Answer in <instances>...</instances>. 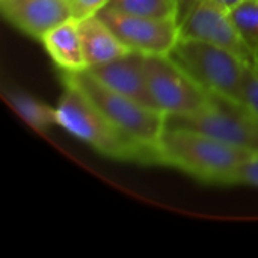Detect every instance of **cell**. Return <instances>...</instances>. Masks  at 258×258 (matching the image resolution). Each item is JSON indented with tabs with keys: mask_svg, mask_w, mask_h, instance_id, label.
I'll use <instances>...</instances> for the list:
<instances>
[{
	"mask_svg": "<svg viewBox=\"0 0 258 258\" xmlns=\"http://www.w3.org/2000/svg\"><path fill=\"white\" fill-rule=\"evenodd\" d=\"M180 38L198 39L222 47L245 62H254L258 54L245 42L230 11L212 0H180Z\"/></svg>",
	"mask_w": 258,
	"mask_h": 258,
	"instance_id": "52a82bcc",
	"label": "cell"
},
{
	"mask_svg": "<svg viewBox=\"0 0 258 258\" xmlns=\"http://www.w3.org/2000/svg\"><path fill=\"white\" fill-rule=\"evenodd\" d=\"M0 9L8 23L39 41L73 20L70 0H0Z\"/></svg>",
	"mask_w": 258,
	"mask_h": 258,
	"instance_id": "9c48e42d",
	"label": "cell"
},
{
	"mask_svg": "<svg viewBox=\"0 0 258 258\" xmlns=\"http://www.w3.org/2000/svg\"><path fill=\"white\" fill-rule=\"evenodd\" d=\"M41 42L44 44L51 60L62 71L86 70V60L79 36L77 21L70 20L50 30Z\"/></svg>",
	"mask_w": 258,
	"mask_h": 258,
	"instance_id": "7c38bea8",
	"label": "cell"
},
{
	"mask_svg": "<svg viewBox=\"0 0 258 258\" xmlns=\"http://www.w3.org/2000/svg\"><path fill=\"white\" fill-rule=\"evenodd\" d=\"M169 57L206 91L240 103L248 62L237 54L210 42L180 38Z\"/></svg>",
	"mask_w": 258,
	"mask_h": 258,
	"instance_id": "277c9868",
	"label": "cell"
},
{
	"mask_svg": "<svg viewBox=\"0 0 258 258\" xmlns=\"http://www.w3.org/2000/svg\"><path fill=\"white\" fill-rule=\"evenodd\" d=\"M145 70L151 97L165 115H187L209 104L210 92L169 56H145Z\"/></svg>",
	"mask_w": 258,
	"mask_h": 258,
	"instance_id": "8992f818",
	"label": "cell"
},
{
	"mask_svg": "<svg viewBox=\"0 0 258 258\" xmlns=\"http://www.w3.org/2000/svg\"><path fill=\"white\" fill-rule=\"evenodd\" d=\"M132 50L145 56H169L180 39L178 20H160L104 8L97 14Z\"/></svg>",
	"mask_w": 258,
	"mask_h": 258,
	"instance_id": "ba28073f",
	"label": "cell"
},
{
	"mask_svg": "<svg viewBox=\"0 0 258 258\" xmlns=\"http://www.w3.org/2000/svg\"><path fill=\"white\" fill-rule=\"evenodd\" d=\"M88 71L107 88L145 107L159 110L148 88L145 54L130 51L128 54L112 62L88 68Z\"/></svg>",
	"mask_w": 258,
	"mask_h": 258,
	"instance_id": "30bf717a",
	"label": "cell"
},
{
	"mask_svg": "<svg viewBox=\"0 0 258 258\" xmlns=\"http://www.w3.org/2000/svg\"><path fill=\"white\" fill-rule=\"evenodd\" d=\"M160 163L177 168L198 181L230 186L233 174L254 153L233 147L209 135L166 127L159 142Z\"/></svg>",
	"mask_w": 258,
	"mask_h": 258,
	"instance_id": "6da1fadb",
	"label": "cell"
},
{
	"mask_svg": "<svg viewBox=\"0 0 258 258\" xmlns=\"http://www.w3.org/2000/svg\"><path fill=\"white\" fill-rule=\"evenodd\" d=\"M230 17L245 42L258 54V0H243L230 11Z\"/></svg>",
	"mask_w": 258,
	"mask_h": 258,
	"instance_id": "9a60e30c",
	"label": "cell"
},
{
	"mask_svg": "<svg viewBox=\"0 0 258 258\" xmlns=\"http://www.w3.org/2000/svg\"><path fill=\"white\" fill-rule=\"evenodd\" d=\"M60 82L62 85L76 86L125 136L159 153V142L166 127V115L163 112L145 107L107 88L88 70L60 71Z\"/></svg>",
	"mask_w": 258,
	"mask_h": 258,
	"instance_id": "3957f363",
	"label": "cell"
},
{
	"mask_svg": "<svg viewBox=\"0 0 258 258\" xmlns=\"http://www.w3.org/2000/svg\"><path fill=\"white\" fill-rule=\"evenodd\" d=\"M230 184H246L258 187V154L243 163L231 177Z\"/></svg>",
	"mask_w": 258,
	"mask_h": 258,
	"instance_id": "ac0fdd59",
	"label": "cell"
},
{
	"mask_svg": "<svg viewBox=\"0 0 258 258\" xmlns=\"http://www.w3.org/2000/svg\"><path fill=\"white\" fill-rule=\"evenodd\" d=\"M107 8L141 17L160 20L180 18V0H110Z\"/></svg>",
	"mask_w": 258,
	"mask_h": 258,
	"instance_id": "5bb4252c",
	"label": "cell"
},
{
	"mask_svg": "<svg viewBox=\"0 0 258 258\" xmlns=\"http://www.w3.org/2000/svg\"><path fill=\"white\" fill-rule=\"evenodd\" d=\"M77 29L86 70L112 62L132 51L98 15L79 21Z\"/></svg>",
	"mask_w": 258,
	"mask_h": 258,
	"instance_id": "8fae6325",
	"label": "cell"
},
{
	"mask_svg": "<svg viewBox=\"0 0 258 258\" xmlns=\"http://www.w3.org/2000/svg\"><path fill=\"white\" fill-rule=\"evenodd\" d=\"M3 97L6 103L17 112V115L38 132H45L53 125H57L56 107L36 100L26 91L15 86H5Z\"/></svg>",
	"mask_w": 258,
	"mask_h": 258,
	"instance_id": "4fadbf2b",
	"label": "cell"
},
{
	"mask_svg": "<svg viewBox=\"0 0 258 258\" xmlns=\"http://www.w3.org/2000/svg\"><path fill=\"white\" fill-rule=\"evenodd\" d=\"M240 103L258 116V59L246 63Z\"/></svg>",
	"mask_w": 258,
	"mask_h": 258,
	"instance_id": "2e32d148",
	"label": "cell"
},
{
	"mask_svg": "<svg viewBox=\"0 0 258 258\" xmlns=\"http://www.w3.org/2000/svg\"><path fill=\"white\" fill-rule=\"evenodd\" d=\"M165 125L200 132L233 147L258 154V116L243 104L219 94L210 92L209 104L198 112L166 115Z\"/></svg>",
	"mask_w": 258,
	"mask_h": 258,
	"instance_id": "5b68a950",
	"label": "cell"
},
{
	"mask_svg": "<svg viewBox=\"0 0 258 258\" xmlns=\"http://www.w3.org/2000/svg\"><path fill=\"white\" fill-rule=\"evenodd\" d=\"M109 3L110 0H70L73 20L79 23L82 20L94 17Z\"/></svg>",
	"mask_w": 258,
	"mask_h": 258,
	"instance_id": "e0dca14e",
	"label": "cell"
},
{
	"mask_svg": "<svg viewBox=\"0 0 258 258\" xmlns=\"http://www.w3.org/2000/svg\"><path fill=\"white\" fill-rule=\"evenodd\" d=\"M56 106L57 125L104 157L145 165H160L159 153L148 150L115 127L76 86L63 85Z\"/></svg>",
	"mask_w": 258,
	"mask_h": 258,
	"instance_id": "7a4b0ae2",
	"label": "cell"
},
{
	"mask_svg": "<svg viewBox=\"0 0 258 258\" xmlns=\"http://www.w3.org/2000/svg\"><path fill=\"white\" fill-rule=\"evenodd\" d=\"M213 3H216V5H219L221 8H224V9H227V11H231L233 8H236L239 3H242L243 0H212Z\"/></svg>",
	"mask_w": 258,
	"mask_h": 258,
	"instance_id": "d6986e66",
	"label": "cell"
}]
</instances>
